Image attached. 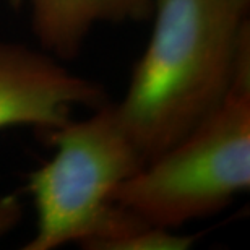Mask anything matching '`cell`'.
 <instances>
[{
    "instance_id": "8992f818",
    "label": "cell",
    "mask_w": 250,
    "mask_h": 250,
    "mask_svg": "<svg viewBox=\"0 0 250 250\" xmlns=\"http://www.w3.org/2000/svg\"><path fill=\"white\" fill-rule=\"evenodd\" d=\"M154 0H89L94 21L122 23L151 17Z\"/></svg>"
},
{
    "instance_id": "277c9868",
    "label": "cell",
    "mask_w": 250,
    "mask_h": 250,
    "mask_svg": "<svg viewBox=\"0 0 250 250\" xmlns=\"http://www.w3.org/2000/svg\"><path fill=\"white\" fill-rule=\"evenodd\" d=\"M106 103L101 84L70 72L42 47L0 41V130L31 127L47 135L72 119L75 107Z\"/></svg>"
},
{
    "instance_id": "6da1fadb",
    "label": "cell",
    "mask_w": 250,
    "mask_h": 250,
    "mask_svg": "<svg viewBox=\"0 0 250 250\" xmlns=\"http://www.w3.org/2000/svg\"><path fill=\"white\" fill-rule=\"evenodd\" d=\"M151 15L149 41L114 104L145 163L223 103L250 39L247 15L231 0H154Z\"/></svg>"
},
{
    "instance_id": "52a82bcc",
    "label": "cell",
    "mask_w": 250,
    "mask_h": 250,
    "mask_svg": "<svg viewBox=\"0 0 250 250\" xmlns=\"http://www.w3.org/2000/svg\"><path fill=\"white\" fill-rule=\"evenodd\" d=\"M23 218V205L13 193H0V239L12 232Z\"/></svg>"
},
{
    "instance_id": "3957f363",
    "label": "cell",
    "mask_w": 250,
    "mask_h": 250,
    "mask_svg": "<svg viewBox=\"0 0 250 250\" xmlns=\"http://www.w3.org/2000/svg\"><path fill=\"white\" fill-rule=\"evenodd\" d=\"M47 137L56 151L29 174L36 231L23 249L77 244L94 250L124 216L114 193L145 161L109 101L86 119H68Z\"/></svg>"
},
{
    "instance_id": "5b68a950",
    "label": "cell",
    "mask_w": 250,
    "mask_h": 250,
    "mask_svg": "<svg viewBox=\"0 0 250 250\" xmlns=\"http://www.w3.org/2000/svg\"><path fill=\"white\" fill-rule=\"evenodd\" d=\"M94 23L89 0H31V26L39 47L61 61L77 56Z\"/></svg>"
},
{
    "instance_id": "ba28073f",
    "label": "cell",
    "mask_w": 250,
    "mask_h": 250,
    "mask_svg": "<svg viewBox=\"0 0 250 250\" xmlns=\"http://www.w3.org/2000/svg\"><path fill=\"white\" fill-rule=\"evenodd\" d=\"M231 3L234 5V7H237L239 10H241L242 13L249 12V5H250V0H231Z\"/></svg>"
},
{
    "instance_id": "7a4b0ae2",
    "label": "cell",
    "mask_w": 250,
    "mask_h": 250,
    "mask_svg": "<svg viewBox=\"0 0 250 250\" xmlns=\"http://www.w3.org/2000/svg\"><path fill=\"white\" fill-rule=\"evenodd\" d=\"M250 187V39L223 103L188 135L145 163L114 202L176 229L221 211Z\"/></svg>"
}]
</instances>
